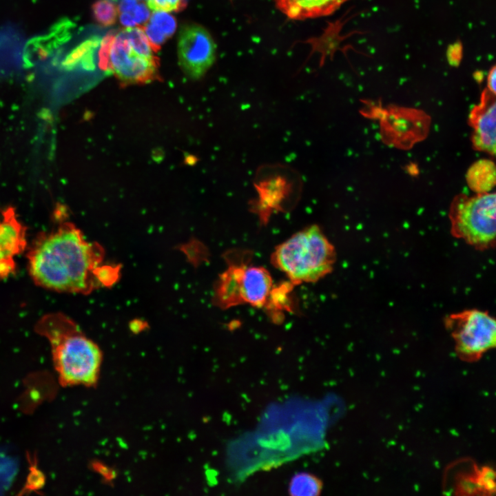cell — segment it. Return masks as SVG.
Returning a JSON list of instances; mask_svg holds the SVG:
<instances>
[{
    "label": "cell",
    "instance_id": "24",
    "mask_svg": "<svg viewBox=\"0 0 496 496\" xmlns=\"http://www.w3.org/2000/svg\"><path fill=\"white\" fill-rule=\"evenodd\" d=\"M139 0H121L119 4V12H131L135 6L138 3Z\"/></svg>",
    "mask_w": 496,
    "mask_h": 496
},
{
    "label": "cell",
    "instance_id": "20",
    "mask_svg": "<svg viewBox=\"0 0 496 496\" xmlns=\"http://www.w3.org/2000/svg\"><path fill=\"white\" fill-rule=\"evenodd\" d=\"M144 30L151 48L155 51L158 50L161 45L167 39L164 34L151 23H147L144 27Z\"/></svg>",
    "mask_w": 496,
    "mask_h": 496
},
{
    "label": "cell",
    "instance_id": "9",
    "mask_svg": "<svg viewBox=\"0 0 496 496\" xmlns=\"http://www.w3.org/2000/svg\"><path fill=\"white\" fill-rule=\"evenodd\" d=\"M26 229L12 207L2 211L0 218V279L6 278L15 271L14 258L27 249Z\"/></svg>",
    "mask_w": 496,
    "mask_h": 496
},
{
    "label": "cell",
    "instance_id": "10",
    "mask_svg": "<svg viewBox=\"0 0 496 496\" xmlns=\"http://www.w3.org/2000/svg\"><path fill=\"white\" fill-rule=\"evenodd\" d=\"M495 94L486 88L479 103L475 105L468 116V124L473 128L471 141L475 149L495 154L496 144Z\"/></svg>",
    "mask_w": 496,
    "mask_h": 496
},
{
    "label": "cell",
    "instance_id": "17",
    "mask_svg": "<svg viewBox=\"0 0 496 496\" xmlns=\"http://www.w3.org/2000/svg\"><path fill=\"white\" fill-rule=\"evenodd\" d=\"M167 38L171 37L176 28L174 17L163 11H154L150 18V22Z\"/></svg>",
    "mask_w": 496,
    "mask_h": 496
},
{
    "label": "cell",
    "instance_id": "15",
    "mask_svg": "<svg viewBox=\"0 0 496 496\" xmlns=\"http://www.w3.org/2000/svg\"><path fill=\"white\" fill-rule=\"evenodd\" d=\"M92 13L94 20L103 26L113 25L117 17L116 7L109 0L96 1L92 6Z\"/></svg>",
    "mask_w": 496,
    "mask_h": 496
},
{
    "label": "cell",
    "instance_id": "2",
    "mask_svg": "<svg viewBox=\"0 0 496 496\" xmlns=\"http://www.w3.org/2000/svg\"><path fill=\"white\" fill-rule=\"evenodd\" d=\"M34 331L51 347L52 361L63 386H93L99 379L102 352L68 316L51 312L42 316Z\"/></svg>",
    "mask_w": 496,
    "mask_h": 496
},
{
    "label": "cell",
    "instance_id": "8",
    "mask_svg": "<svg viewBox=\"0 0 496 496\" xmlns=\"http://www.w3.org/2000/svg\"><path fill=\"white\" fill-rule=\"evenodd\" d=\"M110 58L111 72L123 84L148 83L158 76V60L136 54L125 30L114 38Z\"/></svg>",
    "mask_w": 496,
    "mask_h": 496
},
{
    "label": "cell",
    "instance_id": "16",
    "mask_svg": "<svg viewBox=\"0 0 496 496\" xmlns=\"http://www.w3.org/2000/svg\"><path fill=\"white\" fill-rule=\"evenodd\" d=\"M133 50L140 56L152 57V52L149 41L140 28L130 27L124 30Z\"/></svg>",
    "mask_w": 496,
    "mask_h": 496
},
{
    "label": "cell",
    "instance_id": "14",
    "mask_svg": "<svg viewBox=\"0 0 496 496\" xmlns=\"http://www.w3.org/2000/svg\"><path fill=\"white\" fill-rule=\"evenodd\" d=\"M101 39L97 36L92 37L75 48L65 57L62 63L63 66L68 70H72L80 64L84 57L99 45Z\"/></svg>",
    "mask_w": 496,
    "mask_h": 496
},
{
    "label": "cell",
    "instance_id": "21",
    "mask_svg": "<svg viewBox=\"0 0 496 496\" xmlns=\"http://www.w3.org/2000/svg\"><path fill=\"white\" fill-rule=\"evenodd\" d=\"M132 14L136 23L145 22L149 17V12L146 6L143 3H138L131 11L127 12Z\"/></svg>",
    "mask_w": 496,
    "mask_h": 496
},
{
    "label": "cell",
    "instance_id": "1",
    "mask_svg": "<svg viewBox=\"0 0 496 496\" xmlns=\"http://www.w3.org/2000/svg\"><path fill=\"white\" fill-rule=\"evenodd\" d=\"M28 272L34 283L59 293L87 295L101 286L96 272L104 257L70 222L37 235L27 247Z\"/></svg>",
    "mask_w": 496,
    "mask_h": 496
},
{
    "label": "cell",
    "instance_id": "18",
    "mask_svg": "<svg viewBox=\"0 0 496 496\" xmlns=\"http://www.w3.org/2000/svg\"><path fill=\"white\" fill-rule=\"evenodd\" d=\"M115 31L111 30L100 41L99 51V66L107 72H111L110 61V51L114 40Z\"/></svg>",
    "mask_w": 496,
    "mask_h": 496
},
{
    "label": "cell",
    "instance_id": "11",
    "mask_svg": "<svg viewBox=\"0 0 496 496\" xmlns=\"http://www.w3.org/2000/svg\"><path fill=\"white\" fill-rule=\"evenodd\" d=\"M277 8L288 18L305 20L328 16L348 0H274Z\"/></svg>",
    "mask_w": 496,
    "mask_h": 496
},
{
    "label": "cell",
    "instance_id": "19",
    "mask_svg": "<svg viewBox=\"0 0 496 496\" xmlns=\"http://www.w3.org/2000/svg\"><path fill=\"white\" fill-rule=\"evenodd\" d=\"M147 6L154 11H178L185 6V0H147Z\"/></svg>",
    "mask_w": 496,
    "mask_h": 496
},
{
    "label": "cell",
    "instance_id": "26",
    "mask_svg": "<svg viewBox=\"0 0 496 496\" xmlns=\"http://www.w3.org/2000/svg\"><path fill=\"white\" fill-rule=\"evenodd\" d=\"M113 1H116V0H113Z\"/></svg>",
    "mask_w": 496,
    "mask_h": 496
},
{
    "label": "cell",
    "instance_id": "7",
    "mask_svg": "<svg viewBox=\"0 0 496 496\" xmlns=\"http://www.w3.org/2000/svg\"><path fill=\"white\" fill-rule=\"evenodd\" d=\"M216 51L215 42L205 28L194 23L181 27L178 54L182 70L188 77H202L214 63Z\"/></svg>",
    "mask_w": 496,
    "mask_h": 496
},
{
    "label": "cell",
    "instance_id": "22",
    "mask_svg": "<svg viewBox=\"0 0 496 496\" xmlns=\"http://www.w3.org/2000/svg\"><path fill=\"white\" fill-rule=\"evenodd\" d=\"M462 54V47L461 43H454L448 48L447 57L448 62L452 65H457L460 62Z\"/></svg>",
    "mask_w": 496,
    "mask_h": 496
},
{
    "label": "cell",
    "instance_id": "6",
    "mask_svg": "<svg viewBox=\"0 0 496 496\" xmlns=\"http://www.w3.org/2000/svg\"><path fill=\"white\" fill-rule=\"evenodd\" d=\"M444 325L454 340L457 355L464 361H477L495 347V320L486 311L471 309L451 313L444 319Z\"/></svg>",
    "mask_w": 496,
    "mask_h": 496
},
{
    "label": "cell",
    "instance_id": "23",
    "mask_svg": "<svg viewBox=\"0 0 496 496\" xmlns=\"http://www.w3.org/2000/svg\"><path fill=\"white\" fill-rule=\"evenodd\" d=\"M495 78L496 70L495 66H493L489 71L487 76V89L493 94L496 93Z\"/></svg>",
    "mask_w": 496,
    "mask_h": 496
},
{
    "label": "cell",
    "instance_id": "4",
    "mask_svg": "<svg viewBox=\"0 0 496 496\" xmlns=\"http://www.w3.org/2000/svg\"><path fill=\"white\" fill-rule=\"evenodd\" d=\"M251 255L245 250L227 254L228 267L215 285L214 299L218 307L250 304L269 311L276 285L267 269L251 264Z\"/></svg>",
    "mask_w": 496,
    "mask_h": 496
},
{
    "label": "cell",
    "instance_id": "3",
    "mask_svg": "<svg viewBox=\"0 0 496 496\" xmlns=\"http://www.w3.org/2000/svg\"><path fill=\"white\" fill-rule=\"evenodd\" d=\"M335 260V247L315 225L293 234L271 255V264L294 286L322 279L331 272Z\"/></svg>",
    "mask_w": 496,
    "mask_h": 496
},
{
    "label": "cell",
    "instance_id": "25",
    "mask_svg": "<svg viewBox=\"0 0 496 496\" xmlns=\"http://www.w3.org/2000/svg\"><path fill=\"white\" fill-rule=\"evenodd\" d=\"M120 21L124 26L127 28L133 27L136 24L132 14L127 12L121 13Z\"/></svg>",
    "mask_w": 496,
    "mask_h": 496
},
{
    "label": "cell",
    "instance_id": "5",
    "mask_svg": "<svg viewBox=\"0 0 496 496\" xmlns=\"http://www.w3.org/2000/svg\"><path fill=\"white\" fill-rule=\"evenodd\" d=\"M495 193L457 195L451 204L448 217L453 237L462 239L479 251L493 248L495 244Z\"/></svg>",
    "mask_w": 496,
    "mask_h": 496
},
{
    "label": "cell",
    "instance_id": "12",
    "mask_svg": "<svg viewBox=\"0 0 496 496\" xmlns=\"http://www.w3.org/2000/svg\"><path fill=\"white\" fill-rule=\"evenodd\" d=\"M466 178L476 194L489 192L495 185V165L490 160H479L469 167Z\"/></svg>",
    "mask_w": 496,
    "mask_h": 496
},
{
    "label": "cell",
    "instance_id": "13",
    "mask_svg": "<svg viewBox=\"0 0 496 496\" xmlns=\"http://www.w3.org/2000/svg\"><path fill=\"white\" fill-rule=\"evenodd\" d=\"M322 488V481L318 477L310 473L300 472L291 477L288 492L291 496H317L321 494Z\"/></svg>",
    "mask_w": 496,
    "mask_h": 496
}]
</instances>
